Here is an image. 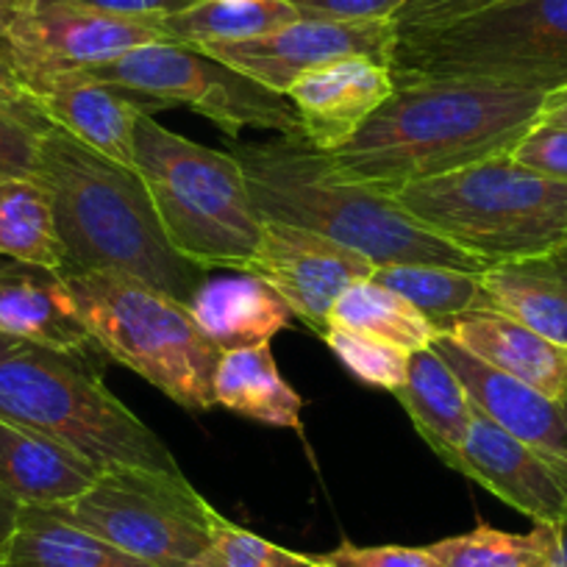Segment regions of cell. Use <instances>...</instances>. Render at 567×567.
Masks as SVG:
<instances>
[{"instance_id": "obj_7", "label": "cell", "mask_w": 567, "mask_h": 567, "mask_svg": "<svg viewBox=\"0 0 567 567\" xmlns=\"http://www.w3.org/2000/svg\"><path fill=\"white\" fill-rule=\"evenodd\" d=\"M75 309L106 359L187 412L215 406L223 351L198 329L187 303L117 272H64Z\"/></svg>"}, {"instance_id": "obj_9", "label": "cell", "mask_w": 567, "mask_h": 567, "mask_svg": "<svg viewBox=\"0 0 567 567\" xmlns=\"http://www.w3.org/2000/svg\"><path fill=\"white\" fill-rule=\"evenodd\" d=\"M59 517L154 567H187L212 545L215 506L184 473L106 467Z\"/></svg>"}, {"instance_id": "obj_1", "label": "cell", "mask_w": 567, "mask_h": 567, "mask_svg": "<svg viewBox=\"0 0 567 567\" xmlns=\"http://www.w3.org/2000/svg\"><path fill=\"white\" fill-rule=\"evenodd\" d=\"M545 95L471 79H401L329 159L348 182L395 195L406 184L509 154L539 120Z\"/></svg>"}, {"instance_id": "obj_14", "label": "cell", "mask_w": 567, "mask_h": 567, "mask_svg": "<svg viewBox=\"0 0 567 567\" xmlns=\"http://www.w3.org/2000/svg\"><path fill=\"white\" fill-rule=\"evenodd\" d=\"M440 462L539 526H554L567 517V467L512 437L478 409L465 443Z\"/></svg>"}, {"instance_id": "obj_41", "label": "cell", "mask_w": 567, "mask_h": 567, "mask_svg": "<svg viewBox=\"0 0 567 567\" xmlns=\"http://www.w3.org/2000/svg\"><path fill=\"white\" fill-rule=\"evenodd\" d=\"M18 512H20L18 501L9 498L7 489L0 487V548L7 545L9 534H12L14 523H18Z\"/></svg>"}, {"instance_id": "obj_12", "label": "cell", "mask_w": 567, "mask_h": 567, "mask_svg": "<svg viewBox=\"0 0 567 567\" xmlns=\"http://www.w3.org/2000/svg\"><path fill=\"white\" fill-rule=\"evenodd\" d=\"M395 42V20L301 18L256 40L215 42L198 51L259 81L267 90L287 95L301 75L340 59L364 56L392 68Z\"/></svg>"}, {"instance_id": "obj_18", "label": "cell", "mask_w": 567, "mask_h": 567, "mask_svg": "<svg viewBox=\"0 0 567 567\" xmlns=\"http://www.w3.org/2000/svg\"><path fill=\"white\" fill-rule=\"evenodd\" d=\"M0 334L79 353L90 362L103 359L81 323L68 278L51 267L12 259L0 265Z\"/></svg>"}, {"instance_id": "obj_26", "label": "cell", "mask_w": 567, "mask_h": 567, "mask_svg": "<svg viewBox=\"0 0 567 567\" xmlns=\"http://www.w3.org/2000/svg\"><path fill=\"white\" fill-rule=\"evenodd\" d=\"M301 20L290 0H200L159 20L167 40L204 48L215 42H245L272 34Z\"/></svg>"}, {"instance_id": "obj_21", "label": "cell", "mask_w": 567, "mask_h": 567, "mask_svg": "<svg viewBox=\"0 0 567 567\" xmlns=\"http://www.w3.org/2000/svg\"><path fill=\"white\" fill-rule=\"evenodd\" d=\"M187 309L198 329L223 353L270 346L272 337L296 318L270 284L245 270L231 276H206Z\"/></svg>"}, {"instance_id": "obj_16", "label": "cell", "mask_w": 567, "mask_h": 567, "mask_svg": "<svg viewBox=\"0 0 567 567\" xmlns=\"http://www.w3.org/2000/svg\"><path fill=\"white\" fill-rule=\"evenodd\" d=\"M34 97L48 123L59 125L92 151L125 167H134L136 120L142 114L159 112L148 97L92 79L84 70L42 81Z\"/></svg>"}, {"instance_id": "obj_31", "label": "cell", "mask_w": 567, "mask_h": 567, "mask_svg": "<svg viewBox=\"0 0 567 567\" xmlns=\"http://www.w3.org/2000/svg\"><path fill=\"white\" fill-rule=\"evenodd\" d=\"M323 340L331 348V353L364 384L395 392L406 381L409 357H412L406 348L342 329H329Z\"/></svg>"}, {"instance_id": "obj_24", "label": "cell", "mask_w": 567, "mask_h": 567, "mask_svg": "<svg viewBox=\"0 0 567 567\" xmlns=\"http://www.w3.org/2000/svg\"><path fill=\"white\" fill-rule=\"evenodd\" d=\"M7 567H154L106 539L73 526L56 512L20 506L18 523L3 545Z\"/></svg>"}, {"instance_id": "obj_17", "label": "cell", "mask_w": 567, "mask_h": 567, "mask_svg": "<svg viewBox=\"0 0 567 567\" xmlns=\"http://www.w3.org/2000/svg\"><path fill=\"white\" fill-rule=\"evenodd\" d=\"M395 90L390 64L353 56L301 75L287 97L301 120V134L320 151H337Z\"/></svg>"}, {"instance_id": "obj_3", "label": "cell", "mask_w": 567, "mask_h": 567, "mask_svg": "<svg viewBox=\"0 0 567 567\" xmlns=\"http://www.w3.org/2000/svg\"><path fill=\"white\" fill-rule=\"evenodd\" d=\"M261 220L323 234L357 250L375 267L440 265L484 272L487 265L412 220L390 193L342 178L329 154L303 134L265 142H234Z\"/></svg>"}, {"instance_id": "obj_25", "label": "cell", "mask_w": 567, "mask_h": 567, "mask_svg": "<svg viewBox=\"0 0 567 567\" xmlns=\"http://www.w3.org/2000/svg\"><path fill=\"white\" fill-rule=\"evenodd\" d=\"M215 406L256 423L303 432V398L278 373L270 346L223 353L215 373Z\"/></svg>"}, {"instance_id": "obj_37", "label": "cell", "mask_w": 567, "mask_h": 567, "mask_svg": "<svg viewBox=\"0 0 567 567\" xmlns=\"http://www.w3.org/2000/svg\"><path fill=\"white\" fill-rule=\"evenodd\" d=\"M495 0H412L395 14L398 29H423L478 12Z\"/></svg>"}, {"instance_id": "obj_4", "label": "cell", "mask_w": 567, "mask_h": 567, "mask_svg": "<svg viewBox=\"0 0 567 567\" xmlns=\"http://www.w3.org/2000/svg\"><path fill=\"white\" fill-rule=\"evenodd\" d=\"M0 420L70 445L97 467L182 473L176 456L90 359L0 334Z\"/></svg>"}, {"instance_id": "obj_20", "label": "cell", "mask_w": 567, "mask_h": 567, "mask_svg": "<svg viewBox=\"0 0 567 567\" xmlns=\"http://www.w3.org/2000/svg\"><path fill=\"white\" fill-rule=\"evenodd\" d=\"M103 467L70 445L0 420V487L20 506L73 504L101 478Z\"/></svg>"}, {"instance_id": "obj_45", "label": "cell", "mask_w": 567, "mask_h": 567, "mask_svg": "<svg viewBox=\"0 0 567 567\" xmlns=\"http://www.w3.org/2000/svg\"><path fill=\"white\" fill-rule=\"evenodd\" d=\"M0 567H7V565H3V548H0Z\"/></svg>"}, {"instance_id": "obj_36", "label": "cell", "mask_w": 567, "mask_h": 567, "mask_svg": "<svg viewBox=\"0 0 567 567\" xmlns=\"http://www.w3.org/2000/svg\"><path fill=\"white\" fill-rule=\"evenodd\" d=\"M301 18L320 20H395L412 0H290Z\"/></svg>"}, {"instance_id": "obj_5", "label": "cell", "mask_w": 567, "mask_h": 567, "mask_svg": "<svg viewBox=\"0 0 567 567\" xmlns=\"http://www.w3.org/2000/svg\"><path fill=\"white\" fill-rule=\"evenodd\" d=\"M134 167L173 248L204 267L248 270L265 220L234 154L173 134L154 114L134 128Z\"/></svg>"}, {"instance_id": "obj_34", "label": "cell", "mask_w": 567, "mask_h": 567, "mask_svg": "<svg viewBox=\"0 0 567 567\" xmlns=\"http://www.w3.org/2000/svg\"><path fill=\"white\" fill-rule=\"evenodd\" d=\"M315 567H440L429 548L412 545L340 543L326 554H312Z\"/></svg>"}, {"instance_id": "obj_40", "label": "cell", "mask_w": 567, "mask_h": 567, "mask_svg": "<svg viewBox=\"0 0 567 567\" xmlns=\"http://www.w3.org/2000/svg\"><path fill=\"white\" fill-rule=\"evenodd\" d=\"M539 120H548V123L565 125L567 128V86H559V90H550L545 95L543 112H539Z\"/></svg>"}, {"instance_id": "obj_2", "label": "cell", "mask_w": 567, "mask_h": 567, "mask_svg": "<svg viewBox=\"0 0 567 567\" xmlns=\"http://www.w3.org/2000/svg\"><path fill=\"white\" fill-rule=\"evenodd\" d=\"M34 178L51 198L62 272H117L182 303L204 284L206 270L173 248L134 167L51 125L40 136Z\"/></svg>"}, {"instance_id": "obj_19", "label": "cell", "mask_w": 567, "mask_h": 567, "mask_svg": "<svg viewBox=\"0 0 567 567\" xmlns=\"http://www.w3.org/2000/svg\"><path fill=\"white\" fill-rule=\"evenodd\" d=\"M440 331L489 368L548 398L567 401V348L556 346L501 309L460 315L445 320Z\"/></svg>"}, {"instance_id": "obj_23", "label": "cell", "mask_w": 567, "mask_h": 567, "mask_svg": "<svg viewBox=\"0 0 567 567\" xmlns=\"http://www.w3.org/2000/svg\"><path fill=\"white\" fill-rule=\"evenodd\" d=\"M392 395L409 414L414 432L440 460L465 443L476 406L460 375L432 346L409 357L406 381Z\"/></svg>"}, {"instance_id": "obj_11", "label": "cell", "mask_w": 567, "mask_h": 567, "mask_svg": "<svg viewBox=\"0 0 567 567\" xmlns=\"http://www.w3.org/2000/svg\"><path fill=\"white\" fill-rule=\"evenodd\" d=\"M154 42H171L156 18H125L62 0L0 9V59L31 95L53 75L92 70Z\"/></svg>"}, {"instance_id": "obj_28", "label": "cell", "mask_w": 567, "mask_h": 567, "mask_svg": "<svg viewBox=\"0 0 567 567\" xmlns=\"http://www.w3.org/2000/svg\"><path fill=\"white\" fill-rule=\"evenodd\" d=\"M0 256L62 270L53 206L37 178H0Z\"/></svg>"}, {"instance_id": "obj_30", "label": "cell", "mask_w": 567, "mask_h": 567, "mask_svg": "<svg viewBox=\"0 0 567 567\" xmlns=\"http://www.w3.org/2000/svg\"><path fill=\"white\" fill-rule=\"evenodd\" d=\"M440 567H554V526H539L528 534L501 532L493 526H476L467 534L445 537L425 545Z\"/></svg>"}, {"instance_id": "obj_43", "label": "cell", "mask_w": 567, "mask_h": 567, "mask_svg": "<svg viewBox=\"0 0 567 567\" xmlns=\"http://www.w3.org/2000/svg\"><path fill=\"white\" fill-rule=\"evenodd\" d=\"M187 567H234V565L228 559H223V556L217 554V550L209 545V548H206L204 554L195 556V559L189 561Z\"/></svg>"}, {"instance_id": "obj_32", "label": "cell", "mask_w": 567, "mask_h": 567, "mask_svg": "<svg viewBox=\"0 0 567 567\" xmlns=\"http://www.w3.org/2000/svg\"><path fill=\"white\" fill-rule=\"evenodd\" d=\"M212 548L234 567H315L309 554L281 548V545L226 520L220 512H215V520H212Z\"/></svg>"}, {"instance_id": "obj_22", "label": "cell", "mask_w": 567, "mask_h": 567, "mask_svg": "<svg viewBox=\"0 0 567 567\" xmlns=\"http://www.w3.org/2000/svg\"><path fill=\"white\" fill-rule=\"evenodd\" d=\"M495 307L567 348V243L482 272Z\"/></svg>"}, {"instance_id": "obj_35", "label": "cell", "mask_w": 567, "mask_h": 567, "mask_svg": "<svg viewBox=\"0 0 567 567\" xmlns=\"http://www.w3.org/2000/svg\"><path fill=\"white\" fill-rule=\"evenodd\" d=\"M42 134L45 131L0 109V178H34Z\"/></svg>"}, {"instance_id": "obj_13", "label": "cell", "mask_w": 567, "mask_h": 567, "mask_svg": "<svg viewBox=\"0 0 567 567\" xmlns=\"http://www.w3.org/2000/svg\"><path fill=\"white\" fill-rule=\"evenodd\" d=\"M245 272L270 284L292 315L323 337L337 298L351 284L373 278L375 265L323 234L265 220L259 248Z\"/></svg>"}, {"instance_id": "obj_8", "label": "cell", "mask_w": 567, "mask_h": 567, "mask_svg": "<svg viewBox=\"0 0 567 567\" xmlns=\"http://www.w3.org/2000/svg\"><path fill=\"white\" fill-rule=\"evenodd\" d=\"M392 75L567 86V0H495L449 23L398 29Z\"/></svg>"}, {"instance_id": "obj_44", "label": "cell", "mask_w": 567, "mask_h": 567, "mask_svg": "<svg viewBox=\"0 0 567 567\" xmlns=\"http://www.w3.org/2000/svg\"><path fill=\"white\" fill-rule=\"evenodd\" d=\"M14 3H25V0H0V9H3V7H14Z\"/></svg>"}, {"instance_id": "obj_39", "label": "cell", "mask_w": 567, "mask_h": 567, "mask_svg": "<svg viewBox=\"0 0 567 567\" xmlns=\"http://www.w3.org/2000/svg\"><path fill=\"white\" fill-rule=\"evenodd\" d=\"M62 3H79V7L101 9V12L125 14V18H167L182 9L195 7L200 0H62Z\"/></svg>"}, {"instance_id": "obj_15", "label": "cell", "mask_w": 567, "mask_h": 567, "mask_svg": "<svg viewBox=\"0 0 567 567\" xmlns=\"http://www.w3.org/2000/svg\"><path fill=\"white\" fill-rule=\"evenodd\" d=\"M432 348L460 375L478 412L487 414L512 437L567 467V401H556L489 368L445 334H440Z\"/></svg>"}, {"instance_id": "obj_33", "label": "cell", "mask_w": 567, "mask_h": 567, "mask_svg": "<svg viewBox=\"0 0 567 567\" xmlns=\"http://www.w3.org/2000/svg\"><path fill=\"white\" fill-rule=\"evenodd\" d=\"M512 159L517 165L528 167V171L539 173V176L550 178V182L567 184V128L565 125L548 123V120H537L520 140L515 142V148L509 151Z\"/></svg>"}, {"instance_id": "obj_29", "label": "cell", "mask_w": 567, "mask_h": 567, "mask_svg": "<svg viewBox=\"0 0 567 567\" xmlns=\"http://www.w3.org/2000/svg\"><path fill=\"white\" fill-rule=\"evenodd\" d=\"M373 278L406 298L417 312L437 323V329L460 315L498 309L484 287L482 272L440 265H386L375 267Z\"/></svg>"}, {"instance_id": "obj_38", "label": "cell", "mask_w": 567, "mask_h": 567, "mask_svg": "<svg viewBox=\"0 0 567 567\" xmlns=\"http://www.w3.org/2000/svg\"><path fill=\"white\" fill-rule=\"evenodd\" d=\"M0 109H7L14 117L25 120V123L34 125L37 131L51 128V123H48V117L42 114L37 97L25 90L23 81L18 79V73H14L3 59H0Z\"/></svg>"}, {"instance_id": "obj_42", "label": "cell", "mask_w": 567, "mask_h": 567, "mask_svg": "<svg viewBox=\"0 0 567 567\" xmlns=\"http://www.w3.org/2000/svg\"><path fill=\"white\" fill-rule=\"evenodd\" d=\"M554 534H556L554 567H567V517L561 523H554Z\"/></svg>"}, {"instance_id": "obj_27", "label": "cell", "mask_w": 567, "mask_h": 567, "mask_svg": "<svg viewBox=\"0 0 567 567\" xmlns=\"http://www.w3.org/2000/svg\"><path fill=\"white\" fill-rule=\"evenodd\" d=\"M329 329L357 331V334L375 337V340L406 348L409 353L423 351V348H429L443 334L437 329V323H432L406 298L392 292L390 287L379 284L375 278H364V281L351 284L337 298L334 309L329 315Z\"/></svg>"}, {"instance_id": "obj_10", "label": "cell", "mask_w": 567, "mask_h": 567, "mask_svg": "<svg viewBox=\"0 0 567 567\" xmlns=\"http://www.w3.org/2000/svg\"><path fill=\"white\" fill-rule=\"evenodd\" d=\"M84 73L148 97L159 109H193L220 125L228 136H239L243 128L301 134V120L290 97L267 90L198 48L154 42Z\"/></svg>"}, {"instance_id": "obj_6", "label": "cell", "mask_w": 567, "mask_h": 567, "mask_svg": "<svg viewBox=\"0 0 567 567\" xmlns=\"http://www.w3.org/2000/svg\"><path fill=\"white\" fill-rule=\"evenodd\" d=\"M392 198L412 220L487 267L567 243V184L517 165L509 154L406 184Z\"/></svg>"}]
</instances>
